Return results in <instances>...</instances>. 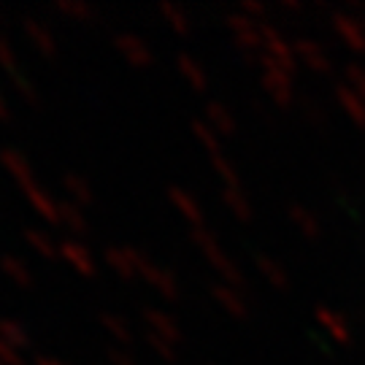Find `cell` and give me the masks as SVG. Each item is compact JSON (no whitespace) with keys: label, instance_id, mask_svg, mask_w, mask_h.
<instances>
[{"label":"cell","instance_id":"6da1fadb","mask_svg":"<svg viewBox=\"0 0 365 365\" xmlns=\"http://www.w3.org/2000/svg\"><path fill=\"white\" fill-rule=\"evenodd\" d=\"M192 241H195V247L203 252V257L209 260V265L220 274L222 284H230L235 289H244L247 284V279L241 274V268L230 260V255L222 249L220 238L211 233L209 227H192Z\"/></svg>","mask_w":365,"mask_h":365},{"label":"cell","instance_id":"7a4b0ae2","mask_svg":"<svg viewBox=\"0 0 365 365\" xmlns=\"http://www.w3.org/2000/svg\"><path fill=\"white\" fill-rule=\"evenodd\" d=\"M138 279H144L149 287H155L165 300L179 298V282L168 268H160L155 260H149L144 252L138 249Z\"/></svg>","mask_w":365,"mask_h":365},{"label":"cell","instance_id":"3957f363","mask_svg":"<svg viewBox=\"0 0 365 365\" xmlns=\"http://www.w3.org/2000/svg\"><path fill=\"white\" fill-rule=\"evenodd\" d=\"M314 322L319 325V330L325 333L327 339L336 341L339 346H349V344L354 341V333H352L349 319H346L341 312H336V309L325 306V303H319V306L314 309Z\"/></svg>","mask_w":365,"mask_h":365},{"label":"cell","instance_id":"277c9868","mask_svg":"<svg viewBox=\"0 0 365 365\" xmlns=\"http://www.w3.org/2000/svg\"><path fill=\"white\" fill-rule=\"evenodd\" d=\"M333 30L336 36L341 38L344 46H349V52L354 54H365V25L346 11H336L333 16Z\"/></svg>","mask_w":365,"mask_h":365},{"label":"cell","instance_id":"5b68a950","mask_svg":"<svg viewBox=\"0 0 365 365\" xmlns=\"http://www.w3.org/2000/svg\"><path fill=\"white\" fill-rule=\"evenodd\" d=\"M114 46L133 68H149L155 63V54L149 49V43L144 38H138V36H133V33H117Z\"/></svg>","mask_w":365,"mask_h":365},{"label":"cell","instance_id":"8992f818","mask_svg":"<svg viewBox=\"0 0 365 365\" xmlns=\"http://www.w3.org/2000/svg\"><path fill=\"white\" fill-rule=\"evenodd\" d=\"M103 260L122 282L138 279V249L135 247H108L103 252Z\"/></svg>","mask_w":365,"mask_h":365},{"label":"cell","instance_id":"52a82bcc","mask_svg":"<svg viewBox=\"0 0 365 365\" xmlns=\"http://www.w3.org/2000/svg\"><path fill=\"white\" fill-rule=\"evenodd\" d=\"M60 260H66L81 276H95V271H98L90 247H84L78 238H63L60 241Z\"/></svg>","mask_w":365,"mask_h":365},{"label":"cell","instance_id":"ba28073f","mask_svg":"<svg viewBox=\"0 0 365 365\" xmlns=\"http://www.w3.org/2000/svg\"><path fill=\"white\" fill-rule=\"evenodd\" d=\"M262 90L268 92L274 98V103L282 106V108H292V103H295V84H292L289 73L262 68Z\"/></svg>","mask_w":365,"mask_h":365},{"label":"cell","instance_id":"9c48e42d","mask_svg":"<svg viewBox=\"0 0 365 365\" xmlns=\"http://www.w3.org/2000/svg\"><path fill=\"white\" fill-rule=\"evenodd\" d=\"M22 192H25L27 203L33 206V211L38 214L41 220H46V225H63L60 222V200H54L38 182L22 187Z\"/></svg>","mask_w":365,"mask_h":365},{"label":"cell","instance_id":"30bf717a","mask_svg":"<svg viewBox=\"0 0 365 365\" xmlns=\"http://www.w3.org/2000/svg\"><path fill=\"white\" fill-rule=\"evenodd\" d=\"M141 317H144L149 333L163 336V339H168L170 344H182V327L176 325V319H173L168 312L155 309V306H144V309H141Z\"/></svg>","mask_w":365,"mask_h":365},{"label":"cell","instance_id":"8fae6325","mask_svg":"<svg viewBox=\"0 0 365 365\" xmlns=\"http://www.w3.org/2000/svg\"><path fill=\"white\" fill-rule=\"evenodd\" d=\"M168 200L173 203V209L182 214L184 220L190 222L192 227H206V220H203V206L197 203V197L184 190V187H168Z\"/></svg>","mask_w":365,"mask_h":365},{"label":"cell","instance_id":"7c38bea8","mask_svg":"<svg viewBox=\"0 0 365 365\" xmlns=\"http://www.w3.org/2000/svg\"><path fill=\"white\" fill-rule=\"evenodd\" d=\"M262 33V54H271L276 60H284V63H298V54H295V43H289L274 25H260Z\"/></svg>","mask_w":365,"mask_h":365},{"label":"cell","instance_id":"4fadbf2b","mask_svg":"<svg viewBox=\"0 0 365 365\" xmlns=\"http://www.w3.org/2000/svg\"><path fill=\"white\" fill-rule=\"evenodd\" d=\"M22 30L30 38V43L38 49L43 57H54L57 54V41H54V33L46 27V22H41L36 16H22Z\"/></svg>","mask_w":365,"mask_h":365},{"label":"cell","instance_id":"5bb4252c","mask_svg":"<svg viewBox=\"0 0 365 365\" xmlns=\"http://www.w3.org/2000/svg\"><path fill=\"white\" fill-rule=\"evenodd\" d=\"M0 165L19 182V187H27V184L36 182L30 160L25 157V152H19V149H14V146H3V149H0Z\"/></svg>","mask_w":365,"mask_h":365},{"label":"cell","instance_id":"9a60e30c","mask_svg":"<svg viewBox=\"0 0 365 365\" xmlns=\"http://www.w3.org/2000/svg\"><path fill=\"white\" fill-rule=\"evenodd\" d=\"M292 43H295V54H298V60L303 66L317 71V73H330L333 63H330V57H327L325 49H322L317 41L298 38V41H292Z\"/></svg>","mask_w":365,"mask_h":365},{"label":"cell","instance_id":"2e32d148","mask_svg":"<svg viewBox=\"0 0 365 365\" xmlns=\"http://www.w3.org/2000/svg\"><path fill=\"white\" fill-rule=\"evenodd\" d=\"M211 298L220 303L225 312L235 317V319H247L249 317V303L244 300L241 289L230 287V284H214L211 287Z\"/></svg>","mask_w":365,"mask_h":365},{"label":"cell","instance_id":"e0dca14e","mask_svg":"<svg viewBox=\"0 0 365 365\" xmlns=\"http://www.w3.org/2000/svg\"><path fill=\"white\" fill-rule=\"evenodd\" d=\"M336 101H339L341 111L349 117V122L357 125L360 130H365V98H360L349 84H339L336 87Z\"/></svg>","mask_w":365,"mask_h":365},{"label":"cell","instance_id":"ac0fdd59","mask_svg":"<svg viewBox=\"0 0 365 365\" xmlns=\"http://www.w3.org/2000/svg\"><path fill=\"white\" fill-rule=\"evenodd\" d=\"M255 265H257V271L262 274V279L276 289H289V274L287 268L282 265V262H276L271 255H255Z\"/></svg>","mask_w":365,"mask_h":365},{"label":"cell","instance_id":"d6986e66","mask_svg":"<svg viewBox=\"0 0 365 365\" xmlns=\"http://www.w3.org/2000/svg\"><path fill=\"white\" fill-rule=\"evenodd\" d=\"M176 68H179V73L187 78V84H190L192 90L203 92L206 87H209V76H206L203 66L197 63L192 54H187V52L179 54V57H176Z\"/></svg>","mask_w":365,"mask_h":365},{"label":"cell","instance_id":"ffe728a7","mask_svg":"<svg viewBox=\"0 0 365 365\" xmlns=\"http://www.w3.org/2000/svg\"><path fill=\"white\" fill-rule=\"evenodd\" d=\"M63 187L68 192V200H73L76 206H92L95 203V192H92L90 182L81 173H66L63 176Z\"/></svg>","mask_w":365,"mask_h":365},{"label":"cell","instance_id":"44dd1931","mask_svg":"<svg viewBox=\"0 0 365 365\" xmlns=\"http://www.w3.org/2000/svg\"><path fill=\"white\" fill-rule=\"evenodd\" d=\"M289 220H292V225L298 227L300 233L306 235L309 241H314V238H319L322 235V225H319V217L314 214L312 209H306V206H289Z\"/></svg>","mask_w":365,"mask_h":365},{"label":"cell","instance_id":"7402d4cb","mask_svg":"<svg viewBox=\"0 0 365 365\" xmlns=\"http://www.w3.org/2000/svg\"><path fill=\"white\" fill-rule=\"evenodd\" d=\"M0 271L9 276L14 284H19V287H33V271H30V265H27L22 257H16V255H3V257H0Z\"/></svg>","mask_w":365,"mask_h":365},{"label":"cell","instance_id":"603a6c76","mask_svg":"<svg viewBox=\"0 0 365 365\" xmlns=\"http://www.w3.org/2000/svg\"><path fill=\"white\" fill-rule=\"evenodd\" d=\"M0 339L6 341V344H11L14 349H19L22 354L30 349V333H27V327L22 322H16V319H9V317L0 319Z\"/></svg>","mask_w":365,"mask_h":365},{"label":"cell","instance_id":"cb8c5ba5","mask_svg":"<svg viewBox=\"0 0 365 365\" xmlns=\"http://www.w3.org/2000/svg\"><path fill=\"white\" fill-rule=\"evenodd\" d=\"M60 222H63L73 235H84L90 230V220L84 217L81 206H76L73 200H60Z\"/></svg>","mask_w":365,"mask_h":365},{"label":"cell","instance_id":"d4e9b609","mask_svg":"<svg viewBox=\"0 0 365 365\" xmlns=\"http://www.w3.org/2000/svg\"><path fill=\"white\" fill-rule=\"evenodd\" d=\"M101 325H103V330L117 341V344H125V346L133 344V327L125 317H119V314H114V312H103L101 314Z\"/></svg>","mask_w":365,"mask_h":365},{"label":"cell","instance_id":"484cf974","mask_svg":"<svg viewBox=\"0 0 365 365\" xmlns=\"http://www.w3.org/2000/svg\"><path fill=\"white\" fill-rule=\"evenodd\" d=\"M220 195H222V200H225V206L233 211L235 220H241V222L252 220V203H249V197L244 195L241 187H222Z\"/></svg>","mask_w":365,"mask_h":365},{"label":"cell","instance_id":"4316f807","mask_svg":"<svg viewBox=\"0 0 365 365\" xmlns=\"http://www.w3.org/2000/svg\"><path fill=\"white\" fill-rule=\"evenodd\" d=\"M206 122H209L220 135H233L235 133V117L227 111V106L217 103V101H211V103L206 106Z\"/></svg>","mask_w":365,"mask_h":365},{"label":"cell","instance_id":"83f0119b","mask_svg":"<svg viewBox=\"0 0 365 365\" xmlns=\"http://www.w3.org/2000/svg\"><path fill=\"white\" fill-rule=\"evenodd\" d=\"M190 130H192V135L197 138V144L203 146L206 152L211 155H220L222 152V135L214 128H211L206 119H192V125H190Z\"/></svg>","mask_w":365,"mask_h":365},{"label":"cell","instance_id":"f1b7e54d","mask_svg":"<svg viewBox=\"0 0 365 365\" xmlns=\"http://www.w3.org/2000/svg\"><path fill=\"white\" fill-rule=\"evenodd\" d=\"M54 11L68 16V19H76V22H92L98 16V11L87 0H54Z\"/></svg>","mask_w":365,"mask_h":365},{"label":"cell","instance_id":"f546056e","mask_svg":"<svg viewBox=\"0 0 365 365\" xmlns=\"http://www.w3.org/2000/svg\"><path fill=\"white\" fill-rule=\"evenodd\" d=\"M25 238H27V244L36 249L41 257H46V260H60V244H54V238H49L43 230H38V227H27Z\"/></svg>","mask_w":365,"mask_h":365},{"label":"cell","instance_id":"4dcf8cb0","mask_svg":"<svg viewBox=\"0 0 365 365\" xmlns=\"http://www.w3.org/2000/svg\"><path fill=\"white\" fill-rule=\"evenodd\" d=\"M157 9H160V14L165 16V22H168L179 36H187V33H190V27L192 25H190V16H187L184 9H179L176 3H160Z\"/></svg>","mask_w":365,"mask_h":365},{"label":"cell","instance_id":"1f68e13d","mask_svg":"<svg viewBox=\"0 0 365 365\" xmlns=\"http://www.w3.org/2000/svg\"><path fill=\"white\" fill-rule=\"evenodd\" d=\"M211 165H214V170L220 173V179L225 187H241V176H238V170H235V165L227 160V157L222 155H211Z\"/></svg>","mask_w":365,"mask_h":365},{"label":"cell","instance_id":"d6a6232c","mask_svg":"<svg viewBox=\"0 0 365 365\" xmlns=\"http://www.w3.org/2000/svg\"><path fill=\"white\" fill-rule=\"evenodd\" d=\"M11 84H14V90L19 92V95H22V98H25L27 103L30 106H38L41 103V98H38V90H36V84H33V78L27 76L25 71H22V68H19V71H16V73H11Z\"/></svg>","mask_w":365,"mask_h":365},{"label":"cell","instance_id":"836d02e7","mask_svg":"<svg viewBox=\"0 0 365 365\" xmlns=\"http://www.w3.org/2000/svg\"><path fill=\"white\" fill-rule=\"evenodd\" d=\"M233 43L241 49V52H260L262 54V33L260 27H255V30H247V33H235L233 36Z\"/></svg>","mask_w":365,"mask_h":365},{"label":"cell","instance_id":"e575fe53","mask_svg":"<svg viewBox=\"0 0 365 365\" xmlns=\"http://www.w3.org/2000/svg\"><path fill=\"white\" fill-rule=\"evenodd\" d=\"M146 344L155 349V354H160L165 363H173L176 357H179V352H176V344H170L168 339H163V336H155V333H149L146 330Z\"/></svg>","mask_w":365,"mask_h":365},{"label":"cell","instance_id":"d590c367","mask_svg":"<svg viewBox=\"0 0 365 365\" xmlns=\"http://www.w3.org/2000/svg\"><path fill=\"white\" fill-rule=\"evenodd\" d=\"M225 25L230 27V33H247V30H255V27H260V22H255V19H249L247 14L241 11H233L225 16Z\"/></svg>","mask_w":365,"mask_h":365},{"label":"cell","instance_id":"8d00e7d4","mask_svg":"<svg viewBox=\"0 0 365 365\" xmlns=\"http://www.w3.org/2000/svg\"><path fill=\"white\" fill-rule=\"evenodd\" d=\"M0 68H3L9 76L19 71V68H16V54H14L11 43L6 41V36H3V33H0Z\"/></svg>","mask_w":365,"mask_h":365},{"label":"cell","instance_id":"74e56055","mask_svg":"<svg viewBox=\"0 0 365 365\" xmlns=\"http://www.w3.org/2000/svg\"><path fill=\"white\" fill-rule=\"evenodd\" d=\"M346 81L344 84H349L360 98H365V68L363 66H346Z\"/></svg>","mask_w":365,"mask_h":365},{"label":"cell","instance_id":"f35d334b","mask_svg":"<svg viewBox=\"0 0 365 365\" xmlns=\"http://www.w3.org/2000/svg\"><path fill=\"white\" fill-rule=\"evenodd\" d=\"M0 363H6V365H25V354L19 352V349H14L11 344H6V341L0 339Z\"/></svg>","mask_w":365,"mask_h":365},{"label":"cell","instance_id":"ab89813d","mask_svg":"<svg viewBox=\"0 0 365 365\" xmlns=\"http://www.w3.org/2000/svg\"><path fill=\"white\" fill-rule=\"evenodd\" d=\"M241 14H247L249 19H260V16H265V11H268V6L262 3V0H241V9H238Z\"/></svg>","mask_w":365,"mask_h":365},{"label":"cell","instance_id":"60d3db41","mask_svg":"<svg viewBox=\"0 0 365 365\" xmlns=\"http://www.w3.org/2000/svg\"><path fill=\"white\" fill-rule=\"evenodd\" d=\"M106 357H108V365H135L133 354L128 349H122V346H108Z\"/></svg>","mask_w":365,"mask_h":365},{"label":"cell","instance_id":"b9f144b4","mask_svg":"<svg viewBox=\"0 0 365 365\" xmlns=\"http://www.w3.org/2000/svg\"><path fill=\"white\" fill-rule=\"evenodd\" d=\"M303 114H306V119L312 122L314 128H325L327 117H325V111H322L317 103H306V111H303Z\"/></svg>","mask_w":365,"mask_h":365},{"label":"cell","instance_id":"7bdbcfd3","mask_svg":"<svg viewBox=\"0 0 365 365\" xmlns=\"http://www.w3.org/2000/svg\"><path fill=\"white\" fill-rule=\"evenodd\" d=\"M33 365H68V363L57 360V357H49V354H36V357H33Z\"/></svg>","mask_w":365,"mask_h":365},{"label":"cell","instance_id":"ee69618b","mask_svg":"<svg viewBox=\"0 0 365 365\" xmlns=\"http://www.w3.org/2000/svg\"><path fill=\"white\" fill-rule=\"evenodd\" d=\"M279 6H282L284 11H300V9H303L300 0H279Z\"/></svg>","mask_w":365,"mask_h":365},{"label":"cell","instance_id":"f6af8a7d","mask_svg":"<svg viewBox=\"0 0 365 365\" xmlns=\"http://www.w3.org/2000/svg\"><path fill=\"white\" fill-rule=\"evenodd\" d=\"M0 119H3V122H9V119H11V108H9V103H6V98H3V95H0Z\"/></svg>","mask_w":365,"mask_h":365},{"label":"cell","instance_id":"bcb514c9","mask_svg":"<svg viewBox=\"0 0 365 365\" xmlns=\"http://www.w3.org/2000/svg\"><path fill=\"white\" fill-rule=\"evenodd\" d=\"M0 365H6V363H0Z\"/></svg>","mask_w":365,"mask_h":365}]
</instances>
